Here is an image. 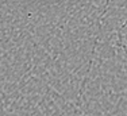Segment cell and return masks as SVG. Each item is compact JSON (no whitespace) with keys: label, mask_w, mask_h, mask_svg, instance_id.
<instances>
[{"label":"cell","mask_w":127,"mask_h":116,"mask_svg":"<svg viewBox=\"0 0 127 116\" xmlns=\"http://www.w3.org/2000/svg\"><path fill=\"white\" fill-rule=\"evenodd\" d=\"M116 41H118V46L127 54V18L125 22L122 23V26L118 29Z\"/></svg>","instance_id":"1"}]
</instances>
